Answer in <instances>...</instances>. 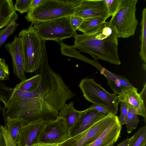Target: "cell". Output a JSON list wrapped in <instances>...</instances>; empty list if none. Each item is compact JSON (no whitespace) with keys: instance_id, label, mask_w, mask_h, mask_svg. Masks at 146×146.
<instances>
[{"instance_id":"26","label":"cell","mask_w":146,"mask_h":146,"mask_svg":"<svg viewBox=\"0 0 146 146\" xmlns=\"http://www.w3.org/2000/svg\"><path fill=\"white\" fill-rule=\"evenodd\" d=\"M32 0H16L14 5L15 11H19L23 14L28 12L30 8Z\"/></svg>"},{"instance_id":"39","label":"cell","mask_w":146,"mask_h":146,"mask_svg":"<svg viewBox=\"0 0 146 146\" xmlns=\"http://www.w3.org/2000/svg\"><path fill=\"white\" fill-rule=\"evenodd\" d=\"M115 143H114V142L112 143H111L109 145L107 146H113Z\"/></svg>"},{"instance_id":"24","label":"cell","mask_w":146,"mask_h":146,"mask_svg":"<svg viewBox=\"0 0 146 146\" xmlns=\"http://www.w3.org/2000/svg\"><path fill=\"white\" fill-rule=\"evenodd\" d=\"M136 112L132 108L128 107L126 123L127 132L130 133L136 129L139 122Z\"/></svg>"},{"instance_id":"25","label":"cell","mask_w":146,"mask_h":146,"mask_svg":"<svg viewBox=\"0 0 146 146\" xmlns=\"http://www.w3.org/2000/svg\"><path fill=\"white\" fill-rule=\"evenodd\" d=\"M19 25V24L15 21L5 29L0 31V48L8 37L13 33Z\"/></svg>"},{"instance_id":"6","label":"cell","mask_w":146,"mask_h":146,"mask_svg":"<svg viewBox=\"0 0 146 146\" xmlns=\"http://www.w3.org/2000/svg\"><path fill=\"white\" fill-rule=\"evenodd\" d=\"M78 86L86 100L103 107L114 115L117 113L119 102L116 94L108 92L93 78L82 79Z\"/></svg>"},{"instance_id":"19","label":"cell","mask_w":146,"mask_h":146,"mask_svg":"<svg viewBox=\"0 0 146 146\" xmlns=\"http://www.w3.org/2000/svg\"><path fill=\"white\" fill-rule=\"evenodd\" d=\"M106 20L101 18H91L83 19V21L77 30L83 34H88L94 31L101 27Z\"/></svg>"},{"instance_id":"37","label":"cell","mask_w":146,"mask_h":146,"mask_svg":"<svg viewBox=\"0 0 146 146\" xmlns=\"http://www.w3.org/2000/svg\"><path fill=\"white\" fill-rule=\"evenodd\" d=\"M37 146H59L58 145H38Z\"/></svg>"},{"instance_id":"11","label":"cell","mask_w":146,"mask_h":146,"mask_svg":"<svg viewBox=\"0 0 146 146\" xmlns=\"http://www.w3.org/2000/svg\"><path fill=\"white\" fill-rule=\"evenodd\" d=\"M5 47L11 57L14 74L21 81L25 80L26 78L21 40L15 36L13 41L6 44Z\"/></svg>"},{"instance_id":"29","label":"cell","mask_w":146,"mask_h":146,"mask_svg":"<svg viewBox=\"0 0 146 146\" xmlns=\"http://www.w3.org/2000/svg\"><path fill=\"white\" fill-rule=\"evenodd\" d=\"M120 102V114L118 119L120 125L122 126L126 124L128 106L125 102Z\"/></svg>"},{"instance_id":"41","label":"cell","mask_w":146,"mask_h":146,"mask_svg":"<svg viewBox=\"0 0 146 146\" xmlns=\"http://www.w3.org/2000/svg\"></svg>"},{"instance_id":"20","label":"cell","mask_w":146,"mask_h":146,"mask_svg":"<svg viewBox=\"0 0 146 146\" xmlns=\"http://www.w3.org/2000/svg\"><path fill=\"white\" fill-rule=\"evenodd\" d=\"M5 123V127L17 144L23 127L24 125L23 120L18 118L9 120Z\"/></svg>"},{"instance_id":"38","label":"cell","mask_w":146,"mask_h":146,"mask_svg":"<svg viewBox=\"0 0 146 146\" xmlns=\"http://www.w3.org/2000/svg\"><path fill=\"white\" fill-rule=\"evenodd\" d=\"M142 66L143 69L146 71V63H144L142 64Z\"/></svg>"},{"instance_id":"36","label":"cell","mask_w":146,"mask_h":146,"mask_svg":"<svg viewBox=\"0 0 146 146\" xmlns=\"http://www.w3.org/2000/svg\"><path fill=\"white\" fill-rule=\"evenodd\" d=\"M0 146H6L4 138L2 134L0 136Z\"/></svg>"},{"instance_id":"1","label":"cell","mask_w":146,"mask_h":146,"mask_svg":"<svg viewBox=\"0 0 146 146\" xmlns=\"http://www.w3.org/2000/svg\"><path fill=\"white\" fill-rule=\"evenodd\" d=\"M35 72L42 79L35 90L26 92L5 86L1 91L0 100L4 106L1 109L5 123L18 118L24 125L40 119L48 123L56 119L66 102L75 96L50 67L46 50H42L40 66Z\"/></svg>"},{"instance_id":"10","label":"cell","mask_w":146,"mask_h":146,"mask_svg":"<svg viewBox=\"0 0 146 146\" xmlns=\"http://www.w3.org/2000/svg\"><path fill=\"white\" fill-rule=\"evenodd\" d=\"M73 15L83 19L99 17L107 20L110 17L104 0H83Z\"/></svg>"},{"instance_id":"18","label":"cell","mask_w":146,"mask_h":146,"mask_svg":"<svg viewBox=\"0 0 146 146\" xmlns=\"http://www.w3.org/2000/svg\"><path fill=\"white\" fill-rule=\"evenodd\" d=\"M83 112L76 110L74 103L71 102L66 104L58 113V117L63 119L69 131L77 122Z\"/></svg>"},{"instance_id":"3","label":"cell","mask_w":146,"mask_h":146,"mask_svg":"<svg viewBox=\"0 0 146 146\" xmlns=\"http://www.w3.org/2000/svg\"><path fill=\"white\" fill-rule=\"evenodd\" d=\"M83 0H42L35 8L29 9L25 17L32 24L73 15Z\"/></svg>"},{"instance_id":"28","label":"cell","mask_w":146,"mask_h":146,"mask_svg":"<svg viewBox=\"0 0 146 146\" xmlns=\"http://www.w3.org/2000/svg\"><path fill=\"white\" fill-rule=\"evenodd\" d=\"M9 72L8 65L3 58H0V80H7L9 79Z\"/></svg>"},{"instance_id":"12","label":"cell","mask_w":146,"mask_h":146,"mask_svg":"<svg viewBox=\"0 0 146 146\" xmlns=\"http://www.w3.org/2000/svg\"><path fill=\"white\" fill-rule=\"evenodd\" d=\"M47 123L40 119L24 125L17 146H37L42 132Z\"/></svg>"},{"instance_id":"4","label":"cell","mask_w":146,"mask_h":146,"mask_svg":"<svg viewBox=\"0 0 146 146\" xmlns=\"http://www.w3.org/2000/svg\"><path fill=\"white\" fill-rule=\"evenodd\" d=\"M138 0H121L119 8L109 21L118 38L133 36L138 25L136 17Z\"/></svg>"},{"instance_id":"7","label":"cell","mask_w":146,"mask_h":146,"mask_svg":"<svg viewBox=\"0 0 146 146\" xmlns=\"http://www.w3.org/2000/svg\"><path fill=\"white\" fill-rule=\"evenodd\" d=\"M70 17L36 23L33 27L42 40L60 42L65 39L74 37L76 34L71 25Z\"/></svg>"},{"instance_id":"15","label":"cell","mask_w":146,"mask_h":146,"mask_svg":"<svg viewBox=\"0 0 146 146\" xmlns=\"http://www.w3.org/2000/svg\"><path fill=\"white\" fill-rule=\"evenodd\" d=\"M121 130L117 116L106 129L90 146H107L111 143L117 142Z\"/></svg>"},{"instance_id":"31","label":"cell","mask_w":146,"mask_h":146,"mask_svg":"<svg viewBox=\"0 0 146 146\" xmlns=\"http://www.w3.org/2000/svg\"><path fill=\"white\" fill-rule=\"evenodd\" d=\"M83 20V19L81 17L73 15L70 17V23L74 29L76 31L78 29Z\"/></svg>"},{"instance_id":"2","label":"cell","mask_w":146,"mask_h":146,"mask_svg":"<svg viewBox=\"0 0 146 146\" xmlns=\"http://www.w3.org/2000/svg\"><path fill=\"white\" fill-rule=\"evenodd\" d=\"M73 46L91 55L94 60L101 59L119 65L118 54V38L109 21L99 28L88 34H76Z\"/></svg>"},{"instance_id":"14","label":"cell","mask_w":146,"mask_h":146,"mask_svg":"<svg viewBox=\"0 0 146 146\" xmlns=\"http://www.w3.org/2000/svg\"><path fill=\"white\" fill-rule=\"evenodd\" d=\"M106 114L88 108L83 110L80 117L69 131L70 138L87 129Z\"/></svg>"},{"instance_id":"17","label":"cell","mask_w":146,"mask_h":146,"mask_svg":"<svg viewBox=\"0 0 146 146\" xmlns=\"http://www.w3.org/2000/svg\"><path fill=\"white\" fill-rule=\"evenodd\" d=\"M100 73L107 78L108 85L116 95L125 88L133 86L126 77L113 73L104 68Z\"/></svg>"},{"instance_id":"30","label":"cell","mask_w":146,"mask_h":146,"mask_svg":"<svg viewBox=\"0 0 146 146\" xmlns=\"http://www.w3.org/2000/svg\"><path fill=\"white\" fill-rule=\"evenodd\" d=\"M1 134L4 138L6 146H17L5 126L1 125Z\"/></svg>"},{"instance_id":"34","label":"cell","mask_w":146,"mask_h":146,"mask_svg":"<svg viewBox=\"0 0 146 146\" xmlns=\"http://www.w3.org/2000/svg\"><path fill=\"white\" fill-rule=\"evenodd\" d=\"M42 0H32L30 9H33L37 7L41 2Z\"/></svg>"},{"instance_id":"8","label":"cell","mask_w":146,"mask_h":146,"mask_svg":"<svg viewBox=\"0 0 146 146\" xmlns=\"http://www.w3.org/2000/svg\"><path fill=\"white\" fill-rule=\"evenodd\" d=\"M116 116L106 115L87 129L69 138L59 146H90L106 129Z\"/></svg>"},{"instance_id":"27","label":"cell","mask_w":146,"mask_h":146,"mask_svg":"<svg viewBox=\"0 0 146 146\" xmlns=\"http://www.w3.org/2000/svg\"><path fill=\"white\" fill-rule=\"evenodd\" d=\"M107 9L110 17L117 11L121 0H104Z\"/></svg>"},{"instance_id":"9","label":"cell","mask_w":146,"mask_h":146,"mask_svg":"<svg viewBox=\"0 0 146 146\" xmlns=\"http://www.w3.org/2000/svg\"><path fill=\"white\" fill-rule=\"evenodd\" d=\"M69 138V131L64 119L58 117L46 123L38 145H58Z\"/></svg>"},{"instance_id":"32","label":"cell","mask_w":146,"mask_h":146,"mask_svg":"<svg viewBox=\"0 0 146 146\" xmlns=\"http://www.w3.org/2000/svg\"><path fill=\"white\" fill-rule=\"evenodd\" d=\"M88 108L104 113L106 115H114L103 107L96 104H93Z\"/></svg>"},{"instance_id":"5","label":"cell","mask_w":146,"mask_h":146,"mask_svg":"<svg viewBox=\"0 0 146 146\" xmlns=\"http://www.w3.org/2000/svg\"><path fill=\"white\" fill-rule=\"evenodd\" d=\"M19 36L21 40L25 72H35L40 67L42 56V40L32 24L22 30Z\"/></svg>"},{"instance_id":"22","label":"cell","mask_w":146,"mask_h":146,"mask_svg":"<svg viewBox=\"0 0 146 146\" xmlns=\"http://www.w3.org/2000/svg\"><path fill=\"white\" fill-rule=\"evenodd\" d=\"M141 35L139 39L141 41L140 50L139 54L142 60L146 62V8H145L142 12V17L141 22Z\"/></svg>"},{"instance_id":"13","label":"cell","mask_w":146,"mask_h":146,"mask_svg":"<svg viewBox=\"0 0 146 146\" xmlns=\"http://www.w3.org/2000/svg\"><path fill=\"white\" fill-rule=\"evenodd\" d=\"M138 89L133 86L123 90L117 96L119 102H124L128 107L135 110L138 115L143 117L146 122V107L144 104Z\"/></svg>"},{"instance_id":"40","label":"cell","mask_w":146,"mask_h":146,"mask_svg":"<svg viewBox=\"0 0 146 146\" xmlns=\"http://www.w3.org/2000/svg\"><path fill=\"white\" fill-rule=\"evenodd\" d=\"M1 101L0 100V102ZM1 109V108L0 107V109ZM1 125H0V136H1Z\"/></svg>"},{"instance_id":"16","label":"cell","mask_w":146,"mask_h":146,"mask_svg":"<svg viewBox=\"0 0 146 146\" xmlns=\"http://www.w3.org/2000/svg\"><path fill=\"white\" fill-rule=\"evenodd\" d=\"M18 18L12 0H0V30L7 27Z\"/></svg>"},{"instance_id":"35","label":"cell","mask_w":146,"mask_h":146,"mask_svg":"<svg viewBox=\"0 0 146 146\" xmlns=\"http://www.w3.org/2000/svg\"><path fill=\"white\" fill-rule=\"evenodd\" d=\"M131 137L127 138L116 146H128L131 140Z\"/></svg>"},{"instance_id":"21","label":"cell","mask_w":146,"mask_h":146,"mask_svg":"<svg viewBox=\"0 0 146 146\" xmlns=\"http://www.w3.org/2000/svg\"><path fill=\"white\" fill-rule=\"evenodd\" d=\"M42 77L38 73L32 77L21 81L19 84L16 85L14 88L26 92H32L39 86Z\"/></svg>"},{"instance_id":"23","label":"cell","mask_w":146,"mask_h":146,"mask_svg":"<svg viewBox=\"0 0 146 146\" xmlns=\"http://www.w3.org/2000/svg\"><path fill=\"white\" fill-rule=\"evenodd\" d=\"M128 146H145L146 144V126L141 127L131 137Z\"/></svg>"},{"instance_id":"33","label":"cell","mask_w":146,"mask_h":146,"mask_svg":"<svg viewBox=\"0 0 146 146\" xmlns=\"http://www.w3.org/2000/svg\"><path fill=\"white\" fill-rule=\"evenodd\" d=\"M146 83L144 85L143 89L140 93L141 98L143 101L144 105L146 106Z\"/></svg>"}]
</instances>
